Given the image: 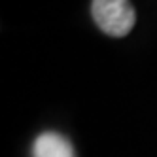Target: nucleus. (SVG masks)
Masks as SVG:
<instances>
[{
    "instance_id": "1",
    "label": "nucleus",
    "mask_w": 157,
    "mask_h": 157,
    "mask_svg": "<svg viewBox=\"0 0 157 157\" xmlns=\"http://www.w3.org/2000/svg\"><path fill=\"white\" fill-rule=\"evenodd\" d=\"M93 19L108 36H127L134 27L136 13L129 0H93Z\"/></svg>"
},
{
    "instance_id": "2",
    "label": "nucleus",
    "mask_w": 157,
    "mask_h": 157,
    "mask_svg": "<svg viewBox=\"0 0 157 157\" xmlns=\"http://www.w3.org/2000/svg\"><path fill=\"white\" fill-rule=\"evenodd\" d=\"M34 157H76L72 144L59 132H42L32 146Z\"/></svg>"
}]
</instances>
